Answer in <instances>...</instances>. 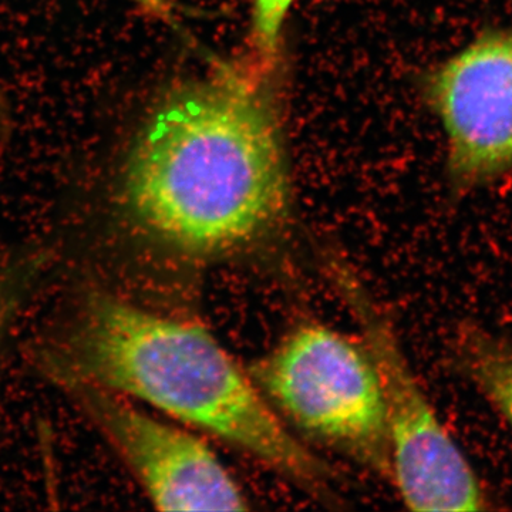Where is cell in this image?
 <instances>
[{"label":"cell","instance_id":"1","mask_svg":"<svg viewBox=\"0 0 512 512\" xmlns=\"http://www.w3.org/2000/svg\"><path fill=\"white\" fill-rule=\"evenodd\" d=\"M120 194L137 228L194 262L237 258L274 238L291 185L264 80L225 69L168 93L128 151Z\"/></svg>","mask_w":512,"mask_h":512},{"label":"cell","instance_id":"2","mask_svg":"<svg viewBox=\"0 0 512 512\" xmlns=\"http://www.w3.org/2000/svg\"><path fill=\"white\" fill-rule=\"evenodd\" d=\"M73 362L80 382L150 404L244 451L320 503L335 500L328 464L293 436L204 326L96 296L74 338Z\"/></svg>","mask_w":512,"mask_h":512},{"label":"cell","instance_id":"3","mask_svg":"<svg viewBox=\"0 0 512 512\" xmlns=\"http://www.w3.org/2000/svg\"><path fill=\"white\" fill-rule=\"evenodd\" d=\"M248 372L296 429L392 483L382 386L360 338L301 323Z\"/></svg>","mask_w":512,"mask_h":512},{"label":"cell","instance_id":"4","mask_svg":"<svg viewBox=\"0 0 512 512\" xmlns=\"http://www.w3.org/2000/svg\"><path fill=\"white\" fill-rule=\"evenodd\" d=\"M329 266L379 375L400 500L412 511L488 510L483 485L420 386L392 320L349 266Z\"/></svg>","mask_w":512,"mask_h":512},{"label":"cell","instance_id":"5","mask_svg":"<svg viewBox=\"0 0 512 512\" xmlns=\"http://www.w3.org/2000/svg\"><path fill=\"white\" fill-rule=\"evenodd\" d=\"M424 97L447 141V174L461 192L512 170V25L478 33L434 67Z\"/></svg>","mask_w":512,"mask_h":512},{"label":"cell","instance_id":"6","mask_svg":"<svg viewBox=\"0 0 512 512\" xmlns=\"http://www.w3.org/2000/svg\"><path fill=\"white\" fill-rule=\"evenodd\" d=\"M73 386L157 510H248L237 480L200 437L137 409L120 394L80 380Z\"/></svg>","mask_w":512,"mask_h":512},{"label":"cell","instance_id":"7","mask_svg":"<svg viewBox=\"0 0 512 512\" xmlns=\"http://www.w3.org/2000/svg\"><path fill=\"white\" fill-rule=\"evenodd\" d=\"M458 365L512 427V343L476 325L458 330Z\"/></svg>","mask_w":512,"mask_h":512},{"label":"cell","instance_id":"8","mask_svg":"<svg viewBox=\"0 0 512 512\" xmlns=\"http://www.w3.org/2000/svg\"><path fill=\"white\" fill-rule=\"evenodd\" d=\"M295 0H251L249 62L242 67L258 79L275 69L282 30Z\"/></svg>","mask_w":512,"mask_h":512},{"label":"cell","instance_id":"9","mask_svg":"<svg viewBox=\"0 0 512 512\" xmlns=\"http://www.w3.org/2000/svg\"><path fill=\"white\" fill-rule=\"evenodd\" d=\"M133 3L138 8L146 10L150 15L156 16L158 19H163L167 23L175 26L177 23V10H175L174 3L171 0H127Z\"/></svg>","mask_w":512,"mask_h":512},{"label":"cell","instance_id":"10","mask_svg":"<svg viewBox=\"0 0 512 512\" xmlns=\"http://www.w3.org/2000/svg\"><path fill=\"white\" fill-rule=\"evenodd\" d=\"M10 303H12V298H10L8 288L0 282V338H2L3 329L8 322Z\"/></svg>","mask_w":512,"mask_h":512}]
</instances>
